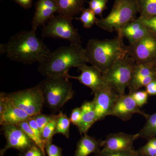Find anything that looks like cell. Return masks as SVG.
I'll list each match as a JSON object with an SVG mask.
<instances>
[{
  "mask_svg": "<svg viewBox=\"0 0 156 156\" xmlns=\"http://www.w3.org/2000/svg\"><path fill=\"white\" fill-rule=\"evenodd\" d=\"M0 48L1 53H5L9 59L25 64L40 63L50 52L32 30L14 35L6 44H1Z\"/></svg>",
  "mask_w": 156,
  "mask_h": 156,
  "instance_id": "obj_1",
  "label": "cell"
},
{
  "mask_svg": "<svg viewBox=\"0 0 156 156\" xmlns=\"http://www.w3.org/2000/svg\"><path fill=\"white\" fill-rule=\"evenodd\" d=\"M87 62L85 48L81 44H70L50 52L39 63V73L46 77L61 76L66 78L69 71Z\"/></svg>",
  "mask_w": 156,
  "mask_h": 156,
  "instance_id": "obj_2",
  "label": "cell"
},
{
  "mask_svg": "<svg viewBox=\"0 0 156 156\" xmlns=\"http://www.w3.org/2000/svg\"><path fill=\"white\" fill-rule=\"evenodd\" d=\"M123 38L118 34L116 37L112 39L89 40L85 48L87 62L102 74L105 72L115 62L128 54Z\"/></svg>",
  "mask_w": 156,
  "mask_h": 156,
  "instance_id": "obj_3",
  "label": "cell"
},
{
  "mask_svg": "<svg viewBox=\"0 0 156 156\" xmlns=\"http://www.w3.org/2000/svg\"><path fill=\"white\" fill-rule=\"evenodd\" d=\"M37 86L42 92L45 105L53 113L59 111L74 95L71 82L61 76L47 77Z\"/></svg>",
  "mask_w": 156,
  "mask_h": 156,
  "instance_id": "obj_4",
  "label": "cell"
},
{
  "mask_svg": "<svg viewBox=\"0 0 156 156\" xmlns=\"http://www.w3.org/2000/svg\"><path fill=\"white\" fill-rule=\"evenodd\" d=\"M138 13L136 0H115L111 11L105 18L97 19L95 24L108 32L119 31L136 19Z\"/></svg>",
  "mask_w": 156,
  "mask_h": 156,
  "instance_id": "obj_5",
  "label": "cell"
},
{
  "mask_svg": "<svg viewBox=\"0 0 156 156\" xmlns=\"http://www.w3.org/2000/svg\"><path fill=\"white\" fill-rule=\"evenodd\" d=\"M136 62L128 54L115 62L103 73L107 83L119 95H125L129 86Z\"/></svg>",
  "mask_w": 156,
  "mask_h": 156,
  "instance_id": "obj_6",
  "label": "cell"
},
{
  "mask_svg": "<svg viewBox=\"0 0 156 156\" xmlns=\"http://www.w3.org/2000/svg\"><path fill=\"white\" fill-rule=\"evenodd\" d=\"M73 18L58 14L44 26L42 36L44 37L63 39L73 44H81V37L73 26Z\"/></svg>",
  "mask_w": 156,
  "mask_h": 156,
  "instance_id": "obj_7",
  "label": "cell"
},
{
  "mask_svg": "<svg viewBox=\"0 0 156 156\" xmlns=\"http://www.w3.org/2000/svg\"><path fill=\"white\" fill-rule=\"evenodd\" d=\"M8 95L14 105L27 113L30 117L41 113L45 105L43 94L37 86L8 93Z\"/></svg>",
  "mask_w": 156,
  "mask_h": 156,
  "instance_id": "obj_8",
  "label": "cell"
},
{
  "mask_svg": "<svg viewBox=\"0 0 156 156\" xmlns=\"http://www.w3.org/2000/svg\"><path fill=\"white\" fill-rule=\"evenodd\" d=\"M127 53L136 64H156V33L151 30L139 41L127 46Z\"/></svg>",
  "mask_w": 156,
  "mask_h": 156,
  "instance_id": "obj_9",
  "label": "cell"
},
{
  "mask_svg": "<svg viewBox=\"0 0 156 156\" xmlns=\"http://www.w3.org/2000/svg\"><path fill=\"white\" fill-rule=\"evenodd\" d=\"M1 129L6 140V144L0 151L1 156H4L6 151L11 148L15 149L22 153L35 144L17 125L2 126Z\"/></svg>",
  "mask_w": 156,
  "mask_h": 156,
  "instance_id": "obj_10",
  "label": "cell"
},
{
  "mask_svg": "<svg viewBox=\"0 0 156 156\" xmlns=\"http://www.w3.org/2000/svg\"><path fill=\"white\" fill-rule=\"evenodd\" d=\"M94 95L92 102L96 112L97 121H101L110 115L119 95L108 84L98 90Z\"/></svg>",
  "mask_w": 156,
  "mask_h": 156,
  "instance_id": "obj_11",
  "label": "cell"
},
{
  "mask_svg": "<svg viewBox=\"0 0 156 156\" xmlns=\"http://www.w3.org/2000/svg\"><path fill=\"white\" fill-rule=\"evenodd\" d=\"M77 68L81 71L80 75L74 76L68 74L66 78L77 80L81 84L90 88L92 90V94H94L107 84L103 74L95 66H89L86 63H84Z\"/></svg>",
  "mask_w": 156,
  "mask_h": 156,
  "instance_id": "obj_12",
  "label": "cell"
},
{
  "mask_svg": "<svg viewBox=\"0 0 156 156\" xmlns=\"http://www.w3.org/2000/svg\"><path fill=\"white\" fill-rule=\"evenodd\" d=\"M139 138V134H129L123 132L108 134L102 140V151H131L135 150L134 141Z\"/></svg>",
  "mask_w": 156,
  "mask_h": 156,
  "instance_id": "obj_13",
  "label": "cell"
},
{
  "mask_svg": "<svg viewBox=\"0 0 156 156\" xmlns=\"http://www.w3.org/2000/svg\"><path fill=\"white\" fill-rule=\"evenodd\" d=\"M30 117L27 113L14 105L9 99V96L0 98L1 126L17 125L23 121H27Z\"/></svg>",
  "mask_w": 156,
  "mask_h": 156,
  "instance_id": "obj_14",
  "label": "cell"
},
{
  "mask_svg": "<svg viewBox=\"0 0 156 156\" xmlns=\"http://www.w3.org/2000/svg\"><path fill=\"white\" fill-rule=\"evenodd\" d=\"M156 80V64H136L128 88L129 94L145 87Z\"/></svg>",
  "mask_w": 156,
  "mask_h": 156,
  "instance_id": "obj_15",
  "label": "cell"
},
{
  "mask_svg": "<svg viewBox=\"0 0 156 156\" xmlns=\"http://www.w3.org/2000/svg\"><path fill=\"white\" fill-rule=\"evenodd\" d=\"M135 114L143 116L146 119L148 115L139 108L131 95L128 94L119 95L110 115L116 117L123 121H128Z\"/></svg>",
  "mask_w": 156,
  "mask_h": 156,
  "instance_id": "obj_16",
  "label": "cell"
},
{
  "mask_svg": "<svg viewBox=\"0 0 156 156\" xmlns=\"http://www.w3.org/2000/svg\"><path fill=\"white\" fill-rule=\"evenodd\" d=\"M58 8L55 0H38L32 22V30L36 32L40 26H44L55 13Z\"/></svg>",
  "mask_w": 156,
  "mask_h": 156,
  "instance_id": "obj_17",
  "label": "cell"
},
{
  "mask_svg": "<svg viewBox=\"0 0 156 156\" xmlns=\"http://www.w3.org/2000/svg\"><path fill=\"white\" fill-rule=\"evenodd\" d=\"M151 31V30L136 19L123 27L117 33L126 38L129 44H132L145 37Z\"/></svg>",
  "mask_w": 156,
  "mask_h": 156,
  "instance_id": "obj_18",
  "label": "cell"
},
{
  "mask_svg": "<svg viewBox=\"0 0 156 156\" xmlns=\"http://www.w3.org/2000/svg\"><path fill=\"white\" fill-rule=\"evenodd\" d=\"M102 140L84 134L77 144L74 156H88L91 154H96L100 151Z\"/></svg>",
  "mask_w": 156,
  "mask_h": 156,
  "instance_id": "obj_19",
  "label": "cell"
},
{
  "mask_svg": "<svg viewBox=\"0 0 156 156\" xmlns=\"http://www.w3.org/2000/svg\"><path fill=\"white\" fill-rule=\"evenodd\" d=\"M82 119L78 130L81 135L87 134L89 129L98 122L97 115L92 101H85L81 106Z\"/></svg>",
  "mask_w": 156,
  "mask_h": 156,
  "instance_id": "obj_20",
  "label": "cell"
},
{
  "mask_svg": "<svg viewBox=\"0 0 156 156\" xmlns=\"http://www.w3.org/2000/svg\"><path fill=\"white\" fill-rule=\"evenodd\" d=\"M58 14L73 17L82 13L84 8V0H55Z\"/></svg>",
  "mask_w": 156,
  "mask_h": 156,
  "instance_id": "obj_21",
  "label": "cell"
},
{
  "mask_svg": "<svg viewBox=\"0 0 156 156\" xmlns=\"http://www.w3.org/2000/svg\"><path fill=\"white\" fill-rule=\"evenodd\" d=\"M144 126L139 131V138L149 139L156 136V112L148 115Z\"/></svg>",
  "mask_w": 156,
  "mask_h": 156,
  "instance_id": "obj_22",
  "label": "cell"
},
{
  "mask_svg": "<svg viewBox=\"0 0 156 156\" xmlns=\"http://www.w3.org/2000/svg\"><path fill=\"white\" fill-rule=\"evenodd\" d=\"M140 17H156V0H136Z\"/></svg>",
  "mask_w": 156,
  "mask_h": 156,
  "instance_id": "obj_23",
  "label": "cell"
},
{
  "mask_svg": "<svg viewBox=\"0 0 156 156\" xmlns=\"http://www.w3.org/2000/svg\"><path fill=\"white\" fill-rule=\"evenodd\" d=\"M71 123L70 120L67 115L62 112L59 111L56 119L55 135L57 134H61L66 138H69Z\"/></svg>",
  "mask_w": 156,
  "mask_h": 156,
  "instance_id": "obj_24",
  "label": "cell"
},
{
  "mask_svg": "<svg viewBox=\"0 0 156 156\" xmlns=\"http://www.w3.org/2000/svg\"><path fill=\"white\" fill-rule=\"evenodd\" d=\"M17 126L21 128L23 131H24L26 134H27L30 138L36 145L40 148V149L42 151L45 156H46V151H45V144L42 139L39 138L36 135L34 132L33 131L30 126L29 125L27 121H23L17 124Z\"/></svg>",
  "mask_w": 156,
  "mask_h": 156,
  "instance_id": "obj_25",
  "label": "cell"
},
{
  "mask_svg": "<svg viewBox=\"0 0 156 156\" xmlns=\"http://www.w3.org/2000/svg\"><path fill=\"white\" fill-rule=\"evenodd\" d=\"M98 18L95 17V14L93 11L89 8L84 9L82 11L81 16L79 17H73V19L80 20L84 28H91L95 24Z\"/></svg>",
  "mask_w": 156,
  "mask_h": 156,
  "instance_id": "obj_26",
  "label": "cell"
},
{
  "mask_svg": "<svg viewBox=\"0 0 156 156\" xmlns=\"http://www.w3.org/2000/svg\"><path fill=\"white\" fill-rule=\"evenodd\" d=\"M57 118V117L48 124L42 131V139L45 145L47 144L52 143L53 136L55 135Z\"/></svg>",
  "mask_w": 156,
  "mask_h": 156,
  "instance_id": "obj_27",
  "label": "cell"
},
{
  "mask_svg": "<svg viewBox=\"0 0 156 156\" xmlns=\"http://www.w3.org/2000/svg\"><path fill=\"white\" fill-rule=\"evenodd\" d=\"M137 151L139 156H156V136L148 140L147 143Z\"/></svg>",
  "mask_w": 156,
  "mask_h": 156,
  "instance_id": "obj_28",
  "label": "cell"
},
{
  "mask_svg": "<svg viewBox=\"0 0 156 156\" xmlns=\"http://www.w3.org/2000/svg\"><path fill=\"white\" fill-rule=\"evenodd\" d=\"M108 0H91L88 2L89 9L94 12L95 15L102 18L103 11L107 9Z\"/></svg>",
  "mask_w": 156,
  "mask_h": 156,
  "instance_id": "obj_29",
  "label": "cell"
},
{
  "mask_svg": "<svg viewBox=\"0 0 156 156\" xmlns=\"http://www.w3.org/2000/svg\"><path fill=\"white\" fill-rule=\"evenodd\" d=\"M58 115H46L41 113L36 115L33 116L34 119L36 121L39 128L41 130V133L45 126L49 124L50 122L56 119Z\"/></svg>",
  "mask_w": 156,
  "mask_h": 156,
  "instance_id": "obj_30",
  "label": "cell"
},
{
  "mask_svg": "<svg viewBox=\"0 0 156 156\" xmlns=\"http://www.w3.org/2000/svg\"><path fill=\"white\" fill-rule=\"evenodd\" d=\"M129 94L133 98L138 107H142L147 103L149 95L146 90H138Z\"/></svg>",
  "mask_w": 156,
  "mask_h": 156,
  "instance_id": "obj_31",
  "label": "cell"
},
{
  "mask_svg": "<svg viewBox=\"0 0 156 156\" xmlns=\"http://www.w3.org/2000/svg\"><path fill=\"white\" fill-rule=\"evenodd\" d=\"M94 156H139L137 151H100Z\"/></svg>",
  "mask_w": 156,
  "mask_h": 156,
  "instance_id": "obj_32",
  "label": "cell"
},
{
  "mask_svg": "<svg viewBox=\"0 0 156 156\" xmlns=\"http://www.w3.org/2000/svg\"><path fill=\"white\" fill-rule=\"evenodd\" d=\"M82 119V111L80 107L76 108L72 111L69 119L74 126L78 127L80 125Z\"/></svg>",
  "mask_w": 156,
  "mask_h": 156,
  "instance_id": "obj_33",
  "label": "cell"
},
{
  "mask_svg": "<svg viewBox=\"0 0 156 156\" xmlns=\"http://www.w3.org/2000/svg\"><path fill=\"white\" fill-rule=\"evenodd\" d=\"M136 19L156 33V17H144L139 16Z\"/></svg>",
  "mask_w": 156,
  "mask_h": 156,
  "instance_id": "obj_34",
  "label": "cell"
},
{
  "mask_svg": "<svg viewBox=\"0 0 156 156\" xmlns=\"http://www.w3.org/2000/svg\"><path fill=\"white\" fill-rule=\"evenodd\" d=\"M45 151L48 156H62V149L52 143L45 145Z\"/></svg>",
  "mask_w": 156,
  "mask_h": 156,
  "instance_id": "obj_35",
  "label": "cell"
},
{
  "mask_svg": "<svg viewBox=\"0 0 156 156\" xmlns=\"http://www.w3.org/2000/svg\"><path fill=\"white\" fill-rule=\"evenodd\" d=\"M20 156H45L40 148L35 144L31 147L27 151L22 153Z\"/></svg>",
  "mask_w": 156,
  "mask_h": 156,
  "instance_id": "obj_36",
  "label": "cell"
},
{
  "mask_svg": "<svg viewBox=\"0 0 156 156\" xmlns=\"http://www.w3.org/2000/svg\"><path fill=\"white\" fill-rule=\"evenodd\" d=\"M29 125L30 126L31 128L32 129L33 131L34 132L35 134L37 135L39 138L42 139L41 133V130L38 126L37 124L36 121L34 119L33 117H31L28 119L27 121Z\"/></svg>",
  "mask_w": 156,
  "mask_h": 156,
  "instance_id": "obj_37",
  "label": "cell"
},
{
  "mask_svg": "<svg viewBox=\"0 0 156 156\" xmlns=\"http://www.w3.org/2000/svg\"><path fill=\"white\" fill-rule=\"evenodd\" d=\"M145 90L149 95H156V80L151 82L145 87Z\"/></svg>",
  "mask_w": 156,
  "mask_h": 156,
  "instance_id": "obj_38",
  "label": "cell"
},
{
  "mask_svg": "<svg viewBox=\"0 0 156 156\" xmlns=\"http://www.w3.org/2000/svg\"><path fill=\"white\" fill-rule=\"evenodd\" d=\"M24 9H30L32 6L33 0H13Z\"/></svg>",
  "mask_w": 156,
  "mask_h": 156,
  "instance_id": "obj_39",
  "label": "cell"
}]
</instances>
